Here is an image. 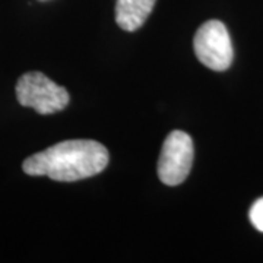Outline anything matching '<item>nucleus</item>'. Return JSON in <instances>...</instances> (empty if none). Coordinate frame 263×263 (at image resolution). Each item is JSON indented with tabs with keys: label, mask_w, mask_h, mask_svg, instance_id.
I'll use <instances>...</instances> for the list:
<instances>
[{
	"label": "nucleus",
	"mask_w": 263,
	"mask_h": 263,
	"mask_svg": "<svg viewBox=\"0 0 263 263\" xmlns=\"http://www.w3.org/2000/svg\"><path fill=\"white\" fill-rule=\"evenodd\" d=\"M108 151L100 142L72 139L53 145L24 161L28 176H47L56 181H78L101 173L108 164Z\"/></svg>",
	"instance_id": "nucleus-1"
},
{
	"label": "nucleus",
	"mask_w": 263,
	"mask_h": 263,
	"mask_svg": "<svg viewBox=\"0 0 263 263\" xmlns=\"http://www.w3.org/2000/svg\"><path fill=\"white\" fill-rule=\"evenodd\" d=\"M16 98L22 107L34 108L43 116L62 111L70 100L66 88L53 82L41 72H28L19 78Z\"/></svg>",
	"instance_id": "nucleus-2"
},
{
	"label": "nucleus",
	"mask_w": 263,
	"mask_h": 263,
	"mask_svg": "<svg viewBox=\"0 0 263 263\" xmlns=\"http://www.w3.org/2000/svg\"><path fill=\"white\" fill-rule=\"evenodd\" d=\"M195 54L202 65L212 70H227L234 57L228 29L221 21H208L196 31L193 40Z\"/></svg>",
	"instance_id": "nucleus-3"
},
{
	"label": "nucleus",
	"mask_w": 263,
	"mask_h": 263,
	"mask_svg": "<svg viewBox=\"0 0 263 263\" xmlns=\"http://www.w3.org/2000/svg\"><path fill=\"white\" fill-rule=\"evenodd\" d=\"M193 141L186 132L174 130L167 136L158 160V177L167 186H179L187 179L193 165Z\"/></svg>",
	"instance_id": "nucleus-4"
},
{
	"label": "nucleus",
	"mask_w": 263,
	"mask_h": 263,
	"mask_svg": "<svg viewBox=\"0 0 263 263\" xmlns=\"http://www.w3.org/2000/svg\"><path fill=\"white\" fill-rule=\"evenodd\" d=\"M155 0H117L116 22L124 31H136L148 19Z\"/></svg>",
	"instance_id": "nucleus-5"
},
{
	"label": "nucleus",
	"mask_w": 263,
	"mask_h": 263,
	"mask_svg": "<svg viewBox=\"0 0 263 263\" xmlns=\"http://www.w3.org/2000/svg\"><path fill=\"white\" fill-rule=\"evenodd\" d=\"M249 216H250V221H252L254 228L263 233V197L254 202Z\"/></svg>",
	"instance_id": "nucleus-6"
}]
</instances>
